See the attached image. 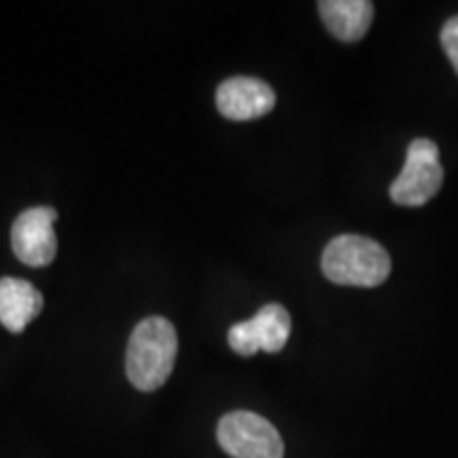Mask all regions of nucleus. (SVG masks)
I'll use <instances>...</instances> for the list:
<instances>
[{
	"label": "nucleus",
	"mask_w": 458,
	"mask_h": 458,
	"mask_svg": "<svg viewBox=\"0 0 458 458\" xmlns=\"http://www.w3.org/2000/svg\"><path fill=\"white\" fill-rule=\"evenodd\" d=\"M179 337L174 325L164 317H148L136 325L128 342L125 371L128 380L142 393L157 391L174 369Z\"/></svg>",
	"instance_id": "nucleus-1"
},
{
	"label": "nucleus",
	"mask_w": 458,
	"mask_h": 458,
	"mask_svg": "<svg viewBox=\"0 0 458 458\" xmlns=\"http://www.w3.org/2000/svg\"><path fill=\"white\" fill-rule=\"evenodd\" d=\"M320 266L335 284L377 286L391 274V257L376 240L344 233L327 244Z\"/></svg>",
	"instance_id": "nucleus-2"
},
{
	"label": "nucleus",
	"mask_w": 458,
	"mask_h": 458,
	"mask_svg": "<svg viewBox=\"0 0 458 458\" xmlns=\"http://www.w3.org/2000/svg\"><path fill=\"white\" fill-rule=\"evenodd\" d=\"M216 439L232 458H283L284 444L276 427L253 411H229L219 420Z\"/></svg>",
	"instance_id": "nucleus-3"
},
{
	"label": "nucleus",
	"mask_w": 458,
	"mask_h": 458,
	"mask_svg": "<svg viewBox=\"0 0 458 458\" xmlns=\"http://www.w3.org/2000/svg\"><path fill=\"white\" fill-rule=\"evenodd\" d=\"M444 182V168L439 162V148L433 140L418 139L410 145L403 170L391 185V198L399 206L427 204Z\"/></svg>",
	"instance_id": "nucleus-4"
},
{
	"label": "nucleus",
	"mask_w": 458,
	"mask_h": 458,
	"mask_svg": "<svg viewBox=\"0 0 458 458\" xmlns=\"http://www.w3.org/2000/svg\"><path fill=\"white\" fill-rule=\"evenodd\" d=\"M291 335V317L280 303H267L253 318L233 325L227 334L229 348L240 357L255 352H280Z\"/></svg>",
	"instance_id": "nucleus-5"
},
{
	"label": "nucleus",
	"mask_w": 458,
	"mask_h": 458,
	"mask_svg": "<svg viewBox=\"0 0 458 458\" xmlns=\"http://www.w3.org/2000/svg\"><path fill=\"white\" fill-rule=\"evenodd\" d=\"M57 213L49 206L28 208L17 216L11 229V246L17 259L26 266H49L57 255V238L54 223Z\"/></svg>",
	"instance_id": "nucleus-6"
},
{
	"label": "nucleus",
	"mask_w": 458,
	"mask_h": 458,
	"mask_svg": "<svg viewBox=\"0 0 458 458\" xmlns=\"http://www.w3.org/2000/svg\"><path fill=\"white\" fill-rule=\"evenodd\" d=\"M276 105V94L255 77H232L216 89V108L232 122H250L267 114Z\"/></svg>",
	"instance_id": "nucleus-7"
},
{
	"label": "nucleus",
	"mask_w": 458,
	"mask_h": 458,
	"mask_svg": "<svg viewBox=\"0 0 458 458\" xmlns=\"http://www.w3.org/2000/svg\"><path fill=\"white\" fill-rule=\"evenodd\" d=\"M43 310V293L24 278H0V323L21 334Z\"/></svg>",
	"instance_id": "nucleus-8"
},
{
	"label": "nucleus",
	"mask_w": 458,
	"mask_h": 458,
	"mask_svg": "<svg viewBox=\"0 0 458 458\" xmlns=\"http://www.w3.org/2000/svg\"><path fill=\"white\" fill-rule=\"evenodd\" d=\"M318 13L327 30L344 43H357L365 37L374 20V4L368 0H325Z\"/></svg>",
	"instance_id": "nucleus-9"
},
{
	"label": "nucleus",
	"mask_w": 458,
	"mask_h": 458,
	"mask_svg": "<svg viewBox=\"0 0 458 458\" xmlns=\"http://www.w3.org/2000/svg\"><path fill=\"white\" fill-rule=\"evenodd\" d=\"M442 45L445 54L450 57L452 66H454V71L458 72V15L445 21L442 30Z\"/></svg>",
	"instance_id": "nucleus-10"
}]
</instances>
